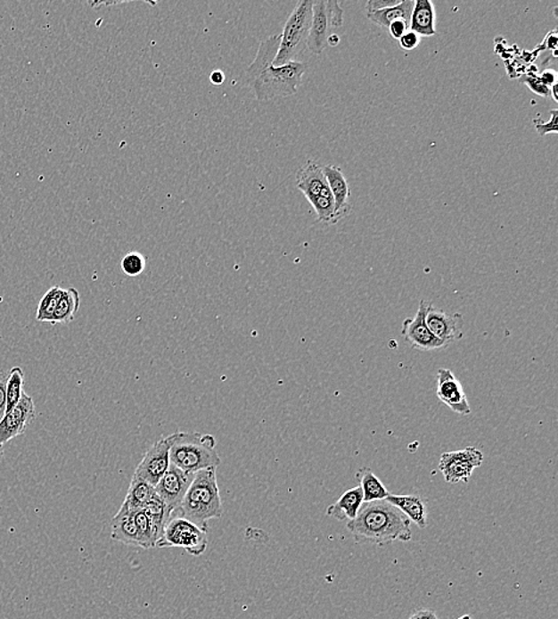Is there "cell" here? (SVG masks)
<instances>
[{
  "label": "cell",
  "instance_id": "6da1fadb",
  "mask_svg": "<svg viewBox=\"0 0 558 619\" xmlns=\"http://www.w3.org/2000/svg\"><path fill=\"white\" fill-rule=\"evenodd\" d=\"M280 38V35H273L262 41L254 62L245 70V81L258 102L296 95L303 83L304 74L307 73L308 65L304 62L274 65V59L279 51Z\"/></svg>",
  "mask_w": 558,
  "mask_h": 619
},
{
  "label": "cell",
  "instance_id": "7a4b0ae2",
  "mask_svg": "<svg viewBox=\"0 0 558 619\" xmlns=\"http://www.w3.org/2000/svg\"><path fill=\"white\" fill-rule=\"evenodd\" d=\"M347 529L358 544L382 547L412 540L410 519L387 500L362 504L357 517L347 523Z\"/></svg>",
  "mask_w": 558,
  "mask_h": 619
},
{
  "label": "cell",
  "instance_id": "3957f363",
  "mask_svg": "<svg viewBox=\"0 0 558 619\" xmlns=\"http://www.w3.org/2000/svg\"><path fill=\"white\" fill-rule=\"evenodd\" d=\"M176 511L206 532L209 521L222 517L223 505L216 468L194 473L193 480Z\"/></svg>",
  "mask_w": 558,
  "mask_h": 619
},
{
  "label": "cell",
  "instance_id": "277c9868",
  "mask_svg": "<svg viewBox=\"0 0 558 619\" xmlns=\"http://www.w3.org/2000/svg\"><path fill=\"white\" fill-rule=\"evenodd\" d=\"M168 440L170 464L181 471L194 475L202 469H217L222 462L212 435L179 432L169 435Z\"/></svg>",
  "mask_w": 558,
  "mask_h": 619
},
{
  "label": "cell",
  "instance_id": "5b68a950",
  "mask_svg": "<svg viewBox=\"0 0 558 619\" xmlns=\"http://www.w3.org/2000/svg\"><path fill=\"white\" fill-rule=\"evenodd\" d=\"M314 0H301L294 8L287 20L283 34L280 35L279 51L274 65L283 66L296 62L300 54L308 48L310 37Z\"/></svg>",
  "mask_w": 558,
  "mask_h": 619
},
{
  "label": "cell",
  "instance_id": "8992f818",
  "mask_svg": "<svg viewBox=\"0 0 558 619\" xmlns=\"http://www.w3.org/2000/svg\"><path fill=\"white\" fill-rule=\"evenodd\" d=\"M297 187L303 192L317 213L319 222L336 224L335 201L324 170L319 163L310 160L298 170Z\"/></svg>",
  "mask_w": 558,
  "mask_h": 619
},
{
  "label": "cell",
  "instance_id": "52a82bcc",
  "mask_svg": "<svg viewBox=\"0 0 558 619\" xmlns=\"http://www.w3.org/2000/svg\"><path fill=\"white\" fill-rule=\"evenodd\" d=\"M204 530L194 523L188 521L184 516H170L163 529L158 548H183L193 557H201L208 548V535Z\"/></svg>",
  "mask_w": 558,
  "mask_h": 619
},
{
  "label": "cell",
  "instance_id": "ba28073f",
  "mask_svg": "<svg viewBox=\"0 0 558 619\" xmlns=\"http://www.w3.org/2000/svg\"><path fill=\"white\" fill-rule=\"evenodd\" d=\"M343 10L335 0L314 2L310 37L308 41V48L314 54L321 55L325 51L330 35L335 34L336 30L343 27Z\"/></svg>",
  "mask_w": 558,
  "mask_h": 619
},
{
  "label": "cell",
  "instance_id": "9c48e42d",
  "mask_svg": "<svg viewBox=\"0 0 558 619\" xmlns=\"http://www.w3.org/2000/svg\"><path fill=\"white\" fill-rule=\"evenodd\" d=\"M483 462V454L474 447L442 454L439 471L449 483H468L472 472Z\"/></svg>",
  "mask_w": 558,
  "mask_h": 619
},
{
  "label": "cell",
  "instance_id": "30bf717a",
  "mask_svg": "<svg viewBox=\"0 0 558 619\" xmlns=\"http://www.w3.org/2000/svg\"><path fill=\"white\" fill-rule=\"evenodd\" d=\"M430 305V302L422 301L414 318L405 319L401 329V336L415 350L423 351H439L449 346L437 339L426 326L425 318Z\"/></svg>",
  "mask_w": 558,
  "mask_h": 619
},
{
  "label": "cell",
  "instance_id": "8fae6325",
  "mask_svg": "<svg viewBox=\"0 0 558 619\" xmlns=\"http://www.w3.org/2000/svg\"><path fill=\"white\" fill-rule=\"evenodd\" d=\"M35 417H37V405L33 397L24 392L19 404H16L12 410L6 411L4 417L0 421V446H4L16 437L22 436Z\"/></svg>",
  "mask_w": 558,
  "mask_h": 619
},
{
  "label": "cell",
  "instance_id": "7c38bea8",
  "mask_svg": "<svg viewBox=\"0 0 558 619\" xmlns=\"http://www.w3.org/2000/svg\"><path fill=\"white\" fill-rule=\"evenodd\" d=\"M193 476L194 475L181 471L170 464L165 475L156 483L155 493L165 501L170 511H176L191 485L192 480H193Z\"/></svg>",
  "mask_w": 558,
  "mask_h": 619
},
{
  "label": "cell",
  "instance_id": "4fadbf2b",
  "mask_svg": "<svg viewBox=\"0 0 558 619\" xmlns=\"http://www.w3.org/2000/svg\"><path fill=\"white\" fill-rule=\"evenodd\" d=\"M436 394L439 400L455 414L471 415L472 409L468 403L467 396H465L464 386L450 369L439 368L437 372Z\"/></svg>",
  "mask_w": 558,
  "mask_h": 619
},
{
  "label": "cell",
  "instance_id": "5bb4252c",
  "mask_svg": "<svg viewBox=\"0 0 558 619\" xmlns=\"http://www.w3.org/2000/svg\"><path fill=\"white\" fill-rule=\"evenodd\" d=\"M170 466L168 436L162 437L145 453L135 475L151 483L152 487L165 475Z\"/></svg>",
  "mask_w": 558,
  "mask_h": 619
},
{
  "label": "cell",
  "instance_id": "9a60e30c",
  "mask_svg": "<svg viewBox=\"0 0 558 619\" xmlns=\"http://www.w3.org/2000/svg\"><path fill=\"white\" fill-rule=\"evenodd\" d=\"M426 326L430 332L439 339L449 344L454 341L461 340L464 337V316L461 314H447L442 310L429 306L428 314L425 318Z\"/></svg>",
  "mask_w": 558,
  "mask_h": 619
},
{
  "label": "cell",
  "instance_id": "2e32d148",
  "mask_svg": "<svg viewBox=\"0 0 558 619\" xmlns=\"http://www.w3.org/2000/svg\"><path fill=\"white\" fill-rule=\"evenodd\" d=\"M323 170H324L326 180H328L333 201H335L336 223H339L341 219H346L351 212L349 184H348L341 167L329 165L323 167Z\"/></svg>",
  "mask_w": 558,
  "mask_h": 619
},
{
  "label": "cell",
  "instance_id": "e0dca14e",
  "mask_svg": "<svg viewBox=\"0 0 558 619\" xmlns=\"http://www.w3.org/2000/svg\"><path fill=\"white\" fill-rule=\"evenodd\" d=\"M386 500L393 507L399 508L411 522L415 523L418 528L425 529L428 525V501L419 494H407V496L390 494Z\"/></svg>",
  "mask_w": 558,
  "mask_h": 619
},
{
  "label": "cell",
  "instance_id": "ac0fdd59",
  "mask_svg": "<svg viewBox=\"0 0 558 619\" xmlns=\"http://www.w3.org/2000/svg\"><path fill=\"white\" fill-rule=\"evenodd\" d=\"M410 30L423 37L436 35V12L431 0H415Z\"/></svg>",
  "mask_w": 558,
  "mask_h": 619
},
{
  "label": "cell",
  "instance_id": "d6986e66",
  "mask_svg": "<svg viewBox=\"0 0 558 619\" xmlns=\"http://www.w3.org/2000/svg\"><path fill=\"white\" fill-rule=\"evenodd\" d=\"M364 493L360 486L353 487L344 492L340 499L326 508V515L337 521H353L364 504Z\"/></svg>",
  "mask_w": 558,
  "mask_h": 619
},
{
  "label": "cell",
  "instance_id": "ffe728a7",
  "mask_svg": "<svg viewBox=\"0 0 558 619\" xmlns=\"http://www.w3.org/2000/svg\"><path fill=\"white\" fill-rule=\"evenodd\" d=\"M111 537L117 542L127 546L140 547L137 526L135 524L134 512L122 510L117 512L111 522Z\"/></svg>",
  "mask_w": 558,
  "mask_h": 619
},
{
  "label": "cell",
  "instance_id": "44dd1931",
  "mask_svg": "<svg viewBox=\"0 0 558 619\" xmlns=\"http://www.w3.org/2000/svg\"><path fill=\"white\" fill-rule=\"evenodd\" d=\"M155 494V489L151 483L134 475L131 480L129 490H127L126 499L122 504V510L138 511L142 510L147 505L148 501Z\"/></svg>",
  "mask_w": 558,
  "mask_h": 619
},
{
  "label": "cell",
  "instance_id": "7402d4cb",
  "mask_svg": "<svg viewBox=\"0 0 558 619\" xmlns=\"http://www.w3.org/2000/svg\"><path fill=\"white\" fill-rule=\"evenodd\" d=\"M414 6V0H401L400 4L392 6V8L383 9L382 12H373L371 15H367V17L368 20L376 24V26L389 30L390 24L396 22L398 20H403L405 22L410 24Z\"/></svg>",
  "mask_w": 558,
  "mask_h": 619
},
{
  "label": "cell",
  "instance_id": "603a6c76",
  "mask_svg": "<svg viewBox=\"0 0 558 619\" xmlns=\"http://www.w3.org/2000/svg\"><path fill=\"white\" fill-rule=\"evenodd\" d=\"M357 478L360 483L365 503H372L376 500H386L390 492L378 476L369 467H362L357 473Z\"/></svg>",
  "mask_w": 558,
  "mask_h": 619
},
{
  "label": "cell",
  "instance_id": "cb8c5ba5",
  "mask_svg": "<svg viewBox=\"0 0 558 619\" xmlns=\"http://www.w3.org/2000/svg\"><path fill=\"white\" fill-rule=\"evenodd\" d=\"M79 308L80 294L77 288H63L62 297L60 299L58 308L55 310L54 318H53L51 325H69V323L76 318Z\"/></svg>",
  "mask_w": 558,
  "mask_h": 619
},
{
  "label": "cell",
  "instance_id": "d4e9b609",
  "mask_svg": "<svg viewBox=\"0 0 558 619\" xmlns=\"http://www.w3.org/2000/svg\"><path fill=\"white\" fill-rule=\"evenodd\" d=\"M135 524L137 526L138 540H140V547L144 549H152L158 544L161 539V532L156 528L154 522L149 517L147 512L142 510L134 512Z\"/></svg>",
  "mask_w": 558,
  "mask_h": 619
},
{
  "label": "cell",
  "instance_id": "484cf974",
  "mask_svg": "<svg viewBox=\"0 0 558 619\" xmlns=\"http://www.w3.org/2000/svg\"><path fill=\"white\" fill-rule=\"evenodd\" d=\"M63 288L53 286L45 292L42 297L40 304L37 310V321L41 323H52L54 318L55 310L58 308L60 299H62Z\"/></svg>",
  "mask_w": 558,
  "mask_h": 619
},
{
  "label": "cell",
  "instance_id": "4316f807",
  "mask_svg": "<svg viewBox=\"0 0 558 619\" xmlns=\"http://www.w3.org/2000/svg\"><path fill=\"white\" fill-rule=\"evenodd\" d=\"M24 372L21 367H13L9 372L8 382H6V411L12 410L16 404H19L24 391Z\"/></svg>",
  "mask_w": 558,
  "mask_h": 619
},
{
  "label": "cell",
  "instance_id": "83f0119b",
  "mask_svg": "<svg viewBox=\"0 0 558 619\" xmlns=\"http://www.w3.org/2000/svg\"><path fill=\"white\" fill-rule=\"evenodd\" d=\"M144 510L147 512L149 517H151L152 521L154 522L156 528L160 530L162 536L166 523L168 522V519L170 516H172L173 512L169 510L168 507H167L165 504V501H163L156 493L152 497V499L148 501L147 505H145Z\"/></svg>",
  "mask_w": 558,
  "mask_h": 619
},
{
  "label": "cell",
  "instance_id": "f1b7e54d",
  "mask_svg": "<svg viewBox=\"0 0 558 619\" xmlns=\"http://www.w3.org/2000/svg\"><path fill=\"white\" fill-rule=\"evenodd\" d=\"M120 266H122L123 272L126 273L127 276H140L145 268L144 256L141 255L140 252H131L129 254L124 256Z\"/></svg>",
  "mask_w": 558,
  "mask_h": 619
},
{
  "label": "cell",
  "instance_id": "f546056e",
  "mask_svg": "<svg viewBox=\"0 0 558 619\" xmlns=\"http://www.w3.org/2000/svg\"><path fill=\"white\" fill-rule=\"evenodd\" d=\"M550 115L549 122H543L540 119L533 120V124H535L537 133H538L539 136H546L547 134H557L558 110H550Z\"/></svg>",
  "mask_w": 558,
  "mask_h": 619
},
{
  "label": "cell",
  "instance_id": "4dcf8cb0",
  "mask_svg": "<svg viewBox=\"0 0 558 619\" xmlns=\"http://www.w3.org/2000/svg\"><path fill=\"white\" fill-rule=\"evenodd\" d=\"M522 84L528 85V87L536 95H540V97L547 98L550 97V88H547L546 85L540 81L539 77L533 76V74H526L522 76L521 79Z\"/></svg>",
  "mask_w": 558,
  "mask_h": 619
},
{
  "label": "cell",
  "instance_id": "1f68e13d",
  "mask_svg": "<svg viewBox=\"0 0 558 619\" xmlns=\"http://www.w3.org/2000/svg\"><path fill=\"white\" fill-rule=\"evenodd\" d=\"M400 3L401 0H369L367 5H365V10H367V15H371L373 12L392 8V6L400 4Z\"/></svg>",
  "mask_w": 558,
  "mask_h": 619
},
{
  "label": "cell",
  "instance_id": "d6a6232c",
  "mask_svg": "<svg viewBox=\"0 0 558 619\" xmlns=\"http://www.w3.org/2000/svg\"><path fill=\"white\" fill-rule=\"evenodd\" d=\"M9 372L0 369V421L4 417L6 412V382H8Z\"/></svg>",
  "mask_w": 558,
  "mask_h": 619
},
{
  "label": "cell",
  "instance_id": "836d02e7",
  "mask_svg": "<svg viewBox=\"0 0 558 619\" xmlns=\"http://www.w3.org/2000/svg\"><path fill=\"white\" fill-rule=\"evenodd\" d=\"M399 42L404 51H414L421 44V37L410 30L400 38Z\"/></svg>",
  "mask_w": 558,
  "mask_h": 619
},
{
  "label": "cell",
  "instance_id": "e575fe53",
  "mask_svg": "<svg viewBox=\"0 0 558 619\" xmlns=\"http://www.w3.org/2000/svg\"><path fill=\"white\" fill-rule=\"evenodd\" d=\"M408 29H410V24L405 22L403 20H398L389 27L390 35H392L396 40H400V38L407 33Z\"/></svg>",
  "mask_w": 558,
  "mask_h": 619
},
{
  "label": "cell",
  "instance_id": "d590c367",
  "mask_svg": "<svg viewBox=\"0 0 558 619\" xmlns=\"http://www.w3.org/2000/svg\"><path fill=\"white\" fill-rule=\"evenodd\" d=\"M539 79L547 88H551L557 85V72L554 70L547 69L540 74Z\"/></svg>",
  "mask_w": 558,
  "mask_h": 619
},
{
  "label": "cell",
  "instance_id": "8d00e7d4",
  "mask_svg": "<svg viewBox=\"0 0 558 619\" xmlns=\"http://www.w3.org/2000/svg\"><path fill=\"white\" fill-rule=\"evenodd\" d=\"M407 619H439V615L431 608H419Z\"/></svg>",
  "mask_w": 558,
  "mask_h": 619
},
{
  "label": "cell",
  "instance_id": "74e56055",
  "mask_svg": "<svg viewBox=\"0 0 558 619\" xmlns=\"http://www.w3.org/2000/svg\"><path fill=\"white\" fill-rule=\"evenodd\" d=\"M544 44L546 45V48L549 49V51H553V54L554 53H557V33L556 30L551 31L549 35H547L546 38V42Z\"/></svg>",
  "mask_w": 558,
  "mask_h": 619
},
{
  "label": "cell",
  "instance_id": "f35d334b",
  "mask_svg": "<svg viewBox=\"0 0 558 619\" xmlns=\"http://www.w3.org/2000/svg\"><path fill=\"white\" fill-rule=\"evenodd\" d=\"M209 80H211L213 85H222L224 80H226V76H224L222 70H215V72H212L211 76H209Z\"/></svg>",
  "mask_w": 558,
  "mask_h": 619
},
{
  "label": "cell",
  "instance_id": "ab89813d",
  "mask_svg": "<svg viewBox=\"0 0 558 619\" xmlns=\"http://www.w3.org/2000/svg\"><path fill=\"white\" fill-rule=\"evenodd\" d=\"M341 44V37L339 34H332L330 35L328 41H326V45H328V47H337Z\"/></svg>",
  "mask_w": 558,
  "mask_h": 619
},
{
  "label": "cell",
  "instance_id": "60d3db41",
  "mask_svg": "<svg viewBox=\"0 0 558 619\" xmlns=\"http://www.w3.org/2000/svg\"><path fill=\"white\" fill-rule=\"evenodd\" d=\"M3 460H4V446H0V466H2Z\"/></svg>",
  "mask_w": 558,
  "mask_h": 619
},
{
  "label": "cell",
  "instance_id": "b9f144b4",
  "mask_svg": "<svg viewBox=\"0 0 558 619\" xmlns=\"http://www.w3.org/2000/svg\"><path fill=\"white\" fill-rule=\"evenodd\" d=\"M457 619H472V615H461V617H458Z\"/></svg>",
  "mask_w": 558,
  "mask_h": 619
}]
</instances>
